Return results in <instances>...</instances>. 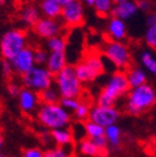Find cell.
Returning <instances> with one entry per match:
<instances>
[{
    "mask_svg": "<svg viewBox=\"0 0 156 157\" xmlns=\"http://www.w3.org/2000/svg\"><path fill=\"white\" fill-rule=\"evenodd\" d=\"M130 91L127 75L124 71H115L108 78L107 82L97 96L96 105L112 107L122 96L127 95Z\"/></svg>",
    "mask_w": 156,
    "mask_h": 157,
    "instance_id": "cell-1",
    "label": "cell"
},
{
    "mask_svg": "<svg viewBox=\"0 0 156 157\" xmlns=\"http://www.w3.org/2000/svg\"><path fill=\"white\" fill-rule=\"evenodd\" d=\"M156 104V90L146 83L138 87L130 88L126 99V111L129 115L139 116L149 110Z\"/></svg>",
    "mask_w": 156,
    "mask_h": 157,
    "instance_id": "cell-2",
    "label": "cell"
},
{
    "mask_svg": "<svg viewBox=\"0 0 156 157\" xmlns=\"http://www.w3.org/2000/svg\"><path fill=\"white\" fill-rule=\"evenodd\" d=\"M36 119L45 129L49 131L68 128L72 116L60 104H41L36 111Z\"/></svg>",
    "mask_w": 156,
    "mask_h": 157,
    "instance_id": "cell-3",
    "label": "cell"
},
{
    "mask_svg": "<svg viewBox=\"0 0 156 157\" xmlns=\"http://www.w3.org/2000/svg\"><path fill=\"white\" fill-rule=\"evenodd\" d=\"M56 88L61 97L80 98L83 93V84L79 81L73 66H68L54 76Z\"/></svg>",
    "mask_w": 156,
    "mask_h": 157,
    "instance_id": "cell-4",
    "label": "cell"
},
{
    "mask_svg": "<svg viewBox=\"0 0 156 157\" xmlns=\"http://www.w3.org/2000/svg\"><path fill=\"white\" fill-rule=\"evenodd\" d=\"M73 68L79 81L82 84H88L105 71V63L97 54H90Z\"/></svg>",
    "mask_w": 156,
    "mask_h": 157,
    "instance_id": "cell-5",
    "label": "cell"
},
{
    "mask_svg": "<svg viewBox=\"0 0 156 157\" xmlns=\"http://www.w3.org/2000/svg\"><path fill=\"white\" fill-rule=\"evenodd\" d=\"M25 47L26 34L22 29H10L0 39V55L8 61H11Z\"/></svg>",
    "mask_w": 156,
    "mask_h": 157,
    "instance_id": "cell-6",
    "label": "cell"
},
{
    "mask_svg": "<svg viewBox=\"0 0 156 157\" xmlns=\"http://www.w3.org/2000/svg\"><path fill=\"white\" fill-rule=\"evenodd\" d=\"M23 86L31 91L41 93L46 88L53 86L54 75L44 66H35L21 78Z\"/></svg>",
    "mask_w": 156,
    "mask_h": 157,
    "instance_id": "cell-7",
    "label": "cell"
},
{
    "mask_svg": "<svg viewBox=\"0 0 156 157\" xmlns=\"http://www.w3.org/2000/svg\"><path fill=\"white\" fill-rule=\"evenodd\" d=\"M104 55L107 60L117 69H129L131 64V52L127 45L122 42L109 40L104 46Z\"/></svg>",
    "mask_w": 156,
    "mask_h": 157,
    "instance_id": "cell-8",
    "label": "cell"
},
{
    "mask_svg": "<svg viewBox=\"0 0 156 157\" xmlns=\"http://www.w3.org/2000/svg\"><path fill=\"white\" fill-rule=\"evenodd\" d=\"M120 118V111L115 106L105 107V106L95 105L91 108L88 120L97 123L104 129L109 125L117 124V121Z\"/></svg>",
    "mask_w": 156,
    "mask_h": 157,
    "instance_id": "cell-9",
    "label": "cell"
},
{
    "mask_svg": "<svg viewBox=\"0 0 156 157\" xmlns=\"http://www.w3.org/2000/svg\"><path fill=\"white\" fill-rule=\"evenodd\" d=\"M61 22L64 25L70 27H78L84 22L85 17V10L84 6L78 1L74 0L72 2L62 7L61 11Z\"/></svg>",
    "mask_w": 156,
    "mask_h": 157,
    "instance_id": "cell-10",
    "label": "cell"
},
{
    "mask_svg": "<svg viewBox=\"0 0 156 157\" xmlns=\"http://www.w3.org/2000/svg\"><path fill=\"white\" fill-rule=\"evenodd\" d=\"M35 34L41 38L49 39L51 37L58 36L62 34L64 24L58 19H48V17H41L36 24L33 26Z\"/></svg>",
    "mask_w": 156,
    "mask_h": 157,
    "instance_id": "cell-11",
    "label": "cell"
},
{
    "mask_svg": "<svg viewBox=\"0 0 156 157\" xmlns=\"http://www.w3.org/2000/svg\"><path fill=\"white\" fill-rule=\"evenodd\" d=\"M12 66L13 72L23 75L27 71H29L33 67H35L34 61V49L25 47L22 52H20L14 58L10 61Z\"/></svg>",
    "mask_w": 156,
    "mask_h": 157,
    "instance_id": "cell-12",
    "label": "cell"
},
{
    "mask_svg": "<svg viewBox=\"0 0 156 157\" xmlns=\"http://www.w3.org/2000/svg\"><path fill=\"white\" fill-rule=\"evenodd\" d=\"M18 101H19V106L21 110L26 115L36 113L38 107L41 106L38 94L25 87L21 88V91L18 95Z\"/></svg>",
    "mask_w": 156,
    "mask_h": 157,
    "instance_id": "cell-13",
    "label": "cell"
},
{
    "mask_svg": "<svg viewBox=\"0 0 156 157\" xmlns=\"http://www.w3.org/2000/svg\"><path fill=\"white\" fill-rule=\"evenodd\" d=\"M138 12H139V10H138L135 1L134 0H127L124 2L116 3L112 8L110 14H111V17H118V19L126 22L128 20H131L132 17H135Z\"/></svg>",
    "mask_w": 156,
    "mask_h": 157,
    "instance_id": "cell-14",
    "label": "cell"
},
{
    "mask_svg": "<svg viewBox=\"0 0 156 157\" xmlns=\"http://www.w3.org/2000/svg\"><path fill=\"white\" fill-rule=\"evenodd\" d=\"M128 34V29L126 22L118 17H111L107 24V35L110 40L122 42L126 39Z\"/></svg>",
    "mask_w": 156,
    "mask_h": 157,
    "instance_id": "cell-15",
    "label": "cell"
},
{
    "mask_svg": "<svg viewBox=\"0 0 156 157\" xmlns=\"http://www.w3.org/2000/svg\"><path fill=\"white\" fill-rule=\"evenodd\" d=\"M67 66H68V57L66 52H49L45 67L53 75L55 76L56 74H58Z\"/></svg>",
    "mask_w": 156,
    "mask_h": 157,
    "instance_id": "cell-16",
    "label": "cell"
},
{
    "mask_svg": "<svg viewBox=\"0 0 156 157\" xmlns=\"http://www.w3.org/2000/svg\"><path fill=\"white\" fill-rule=\"evenodd\" d=\"M130 88L138 87L147 83V72L141 67H130L126 72Z\"/></svg>",
    "mask_w": 156,
    "mask_h": 157,
    "instance_id": "cell-17",
    "label": "cell"
},
{
    "mask_svg": "<svg viewBox=\"0 0 156 157\" xmlns=\"http://www.w3.org/2000/svg\"><path fill=\"white\" fill-rule=\"evenodd\" d=\"M51 139L54 141V144H56L59 147H64L72 145L74 139L73 134L71 132V129L69 128H61L56 130L50 131Z\"/></svg>",
    "mask_w": 156,
    "mask_h": 157,
    "instance_id": "cell-18",
    "label": "cell"
},
{
    "mask_svg": "<svg viewBox=\"0 0 156 157\" xmlns=\"http://www.w3.org/2000/svg\"><path fill=\"white\" fill-rule=\"evenodd\" d=\"M62 7L51 0H43L39 6V12L48 19H58L61 15Z\"/></svg>",
    "mask_w": 156,
    "mask_h": 157,
    "instance_id": "cell-19",
    "label": "cell"
},
{
    "mask_svg": "<svg viewBox=\"0 0 156 157\" xmlns=\"http://www.w3.org/2000/svg\"><path fill=\"white\" fill-rule=\"evenodd\" d=\"M105 137L111 150H118L121 145V130L117 124H112L105 128Z\"/></svg>",
    "mask_w": 156,
    "mask_h": 157,
    "instance_id": "cell-20",
    "label": "cell"
},
{
    "mask_svg": "<svg viewBox=\"0 0 156 157\" xmlns=\"http://www.w3.org/2000/svg\"><path fill=\"white\" fill-rule=\"evenodd\" d=\"M41 19V12L37 8L33 6H27L20 13V20L26 26H34L37 21Z\"/></svg>",
    "mask_w": 156,
    "mask_h": 157,
    "instance_id": "cell-21",
    "label": "cell"
},
{
    "mask_svg": "<svg viewBox=\"0 0 156 157\" xmlns=\"http://www.w3.org/2000/svg\"><path fill=\"white\" fill-rule=\"evenodd\" d=\"M78 148L80 151L81 154L85 155V156H90V157H102L104 156L102 152L99 151L96 144L94 143V141L92 139H88L85 137L79 142L78 144Z\"/></svg>",
    "mask_w": 156,
    "mask_h": 157,
    "instance_id": "cell-22",
    "label": "cell"
},
{
    "mask_svg": "<svg viewBox=\"0 0 156 157\" xmlns=\"http://www.w3.org/2000/svg\"><path fill=\"white\" fill-rule=\"evenodd\" d=\"M140 62L145 71L156 75V55L152 50H143L140 55Z\"/></svg>",
    "mask_w": 156,
    "mask_h": 157,
    "instance_id": "cell-23",
    "label": "cell"
},
{
    "mask_svg": "<svg viewBox=\"0 0 156 157\" xmlns=\"http://www.w3.org/2000/svg\"><path fill=\"white\" fill-rule=\"evenodd\" d=\"M68 43L67 39L62 35L51 37L47 39L46 42V50L48 52H66Z\"/></svg>",
    "mask_w": 156,
    "mask_h": 157,
    "instance_id": "cell-24",
    "label": "cell"
},
{
    "mask_svg": "<svg viewBox=\"0 0 156 157\" xmlns=\"http://www.w3.org/2000/svg\"><path fill=\"white\" fill-rule=\"evenodd\" d=\"M38 97L41 104H58L60 101L61 96L59 95L56 87L50 86L38 93Z\"/></svg>",
    "mask_w": 156,
    "mask_h": 157,
    "instance_id": "cell-25",
    "label": "cell"
},
{
    "mask_svg": "<svg viewBox=\"0 0 156 157\" xmlns=\"http://www.w3.org/2000/svg\"><path fill=\"white\" fill-rule=\"evenodd\" d=\"M84 130H85L86 137L92 139V140H94V139H96L98 136H102L105 133V129L104 128L90 120H86L84 122Z\"/></svg>",
    "mask_w": 156,
    "mask_h": 157,
    "instance_id": "cell-26",
    "label": "cell"
},
{
    "mask_svg": "<svg viewBox=\"0 0 156 157\" xmlns=\"http://www.w3.org/2000/svg\"><path fill=\"white\" fill-rule=\"evenodd\" d=\"M72 156V145L64 147H50L44 152V157H71Z\"/></svg>",
    "mask_w": 156,
    "mask_h": 157,
    "instance_id": "cell-27",
    "label": "cell"
},
{
    "mask_svg": "<svg viewBox=\"0 0 156 157\" xmlns=\"http://www.w3.org/2000/svg\"><path fill=\"white\" fill-rule=\"evenodd\" d=\"M115 3L112 0H94L93 7L95 8V11L99 15H108L111 13V10L114 8Z\"/></svg>",
    "mask_w": 156,
    "mask_h": 157,
    "instance_id": "cell-28",
    "label": "cell"
},
{
    "mask_svg": "<svg viewBox=\"0 0 156 157\" xmlns=\"http://www.w3.org/2000/svg\"><path fill=\"white\" fill-rule=\"evenodd\" d=\"M91 108L84 101H81L80 106L76 108V110L72 113V117L76 119V121H80V122H85L88 120V116H90Z\"/></svg>",
    "mask_w": 156,
    "mask_h": 157,
    "instance_id": "cell-29",
    "label": "cell"
},
{
    "mask_svg": "<svg viewBox=\"0 0 156 157\" xmlns=\"http://www.w3.org/2000/svg\"><path fill=\"white\" fill-rule=\"evenodd\" d=\"M81 99L80 98H68V97H61L60 98V104L62 107L66 109L68 113H73L76 108L80 106L81 104Z\"/></svg>",
    "mask_w": 156,
    "mask_h": 157,
    "instance_id": "cell-30",
    "label": "cell"
},
{
    "mask_svg": "<svg viewBox=\"0 0 156 157\" xmlns=\"http://www.w3.org/2000/svg\"><path fill=\"white\" fill-rule=\"evenodd\" d=\"M144 40L150 48L156 52V25L152 27H147L144 34Z\"/></svg>",
    "mask_w": 156,
    "mask_h": 157,
    "instance_id": "cell-31",
    "label": "cell"
},
{
    "mask_svg": "<svg viewBox=\"0 0 156 157\" xmlns=\"http://www.w3.org/2000/svg\"><path fill=\"white\" fill-rule=\"evenodd\" d=\"M49 52H47L46 49L37 48L34 50V61L35 66H44L46 64L47 59H48Z\"/></svg>",
    "mask_w": 156,
    "mask_h": 157,
    "instance_id": "cell-32",
    "label": "cell"
},
{
    "mask_svg": "<svg viewBox=\"0 0 156 157\" xmlns=\"http://www.w3.org/2000/svg\"><path fill=\"white\" fill-rule=\"evenodd\" d=\"M137 3L138 10L144 13H149L153 9V2L152 0H134Z\"/></svg>",
    "mask_w": 156,
    "mask_h": 157,
    "instance_id": "cell-33",
    "label": "cell"
},
{
    "mask_svg": "<svg viewBox=\"0 0 156 157\" xmlns=\"http://www.w3.org/2000/svg\"><path fill=\"white\" fill-rule=\"evenodd\" d=\"M94 143L96 144V146L99 148V151L103 153L104 155L107 154V151H108V142H107V139L105 137V135H102V136H98L96 139H94Z\"/></svg>",
    "mask_w": 156,
    "mask_h": 157,
    "instance_id": "cell-34",
    "label": "cell"
},
{
    "mask_svg": "<svg viewBox=\"0 0 156 157\" xmlns=\"http://www.w3.org/2000/svg\"><path fill=\"white\" fill-rule=\"evenodd\" d=\"M22 157H44V152L39 147H29L23 151Z\"/></svg>",
    "mask_w": 156,
    "mask_h": 157,
    "instance_id": "cell-35",
    "label": "cell"
},
{
    "mask_svg": "<svg viewBox=\"0 0 156 157\" xmlns=\"http://www.w3.org/2000/svg\"><path fill=\"white\" fill-rule=\"evenodd\" d=\"M1 71H2V74L7 78L12 75L13 73V69H12V66L10 63V61L8 60H3L2 61V64H1Z\"/></svg>",
    "mask_w": 156,
    "mask_h": 157,
    "instance_id": "cell-36",
    "label": "cell"
},
{
    "mask_svg": "<svg viewBox=\"0 0 156 157\" xmlns=\"http://www.w3.org/2000/svg\"><path fill=\"white\" fill-rule=\"evenodd\" d=\"M20 91H21V87H20L19 84L9 83V85H8V93H9L10 96H12V97H18Z\"/></svg>",
    "mask_w": 156,
    "mask_h": 157,
    "instance_id": "cell-37",
    "label": "cell"
},
{
    "mask_svg": "<svg viewBox=\"0 0 156 157\" xmlns=\"http://www.w3.org/2000/svg\"><path fill=\"white\" fill-rule=\"evenodd\" d=\"M145 25L147 27H152L156 25V12H149L146 13V17H145Z\"/></svg>",
    "mask_w": 156,
    "mask_h": 157,
    "instance_id": "cell-38",
    "label": "cell"
},
{
    "mask_svg": "<svg viewBox=\"0 0 156 157\" xmlns=\"http://www.w3.org/2000/svg\"><path fill=\"white\" fill-rule=\"evenodd\" d=\"M41 142L45 144V146H49V145L54 144V141H53V139H51L50 131H45V132L41 133Z\"/></svg>",
    "mask_w": 156,
    "mask_h": 157,
    "instance_id": "cell-39",
    "label": "cell"
},
{
    "mask_svg": "<svg viewBox=\"0 0 156 157\" xmlns=\"http://www.w3.org/2000/svg\"><path fill=\"white\" fill-rule=\"evenodd\" d=\"M51 1H54V2L58 3L59 6H61V7H64V6H66V5H68V3L74 1V0H51Z\"/></svg>",
    "mask_w": 156,
    "mask_h": 157,
    "instance_id": "cell-40",
    "label": "cell"
},
{
    "mask_svg": "<svg viewBox=\"0 0 156 157\" xmlns=\"http://www.w3.org/2000/svg\"><path fill=\"white\" fill-rule=\"evenodd\" d=\"M82 3L83 6H88V7H93L94 5V0H78Z\"/></svg>",
    "mask_w": 156,
    "mask_h": 157,
    "instance_id": "cell-41",
    "label": "cell"
},
{
    "mask_svg": "<svg viewBox=\"0 0 156 157\" xmlns=\"http://www.w3.org/2000/svg\"><path fill=\"white\" fill-rule=\"evenodd\" d=\"M2 146H3V135H2L1 130H0V150L2 148Z\"/></svg>",
    "mask_w": 156,
    "mask_h": 157,
    "instance_id": "cell-42",
    "label": "cell"
},
{
    "mask_svg": "<svg viewBox=\"0 0 156 157\" xmlns=\"http://www.w3.org/2000/svg\"><path fill=\"white\" fill-rule=\"evenodd\" d=\"M114 1V3H120V2H124V1H127V0H112Z\"/></svg>",
    "mask_w": 156,
    "mask_h": 157,
    "instance_id": "cell-43",
    "label": "cell"
},
{
    "mask_svg": "<svg viewBox=\"0 0 156 157\" xmlns=\"http://www.w3.org/2000/svg\"><path fill=\"white\" fill-rule=\"evenodd\" d=\"M152 2H153V9L155 10V12H156V0H153Z\"/></svg>",
    "mask_w": 156,
    "mask_h": 157,
    "instance_id": "cell-44",
    "label": "cell"
},
{
    "mask_svg": "<svg viewBox=\"0 0 156 157\" xmlns=\"http://www.w3.org/2000/svg\"><path fill=\"white\" fill-rule=\"evenodd\" d=\"M5 1H6V0H0V6L3 5V3H5Z\"/></svg>",
    "mask_w": 156,
    "mask_h": 157,
    "instance_id": "cell-45",
    "label": "cell"
},
{
    "mask_svg": "<svg viewBox=\"0 0 156 157\" xmlns=\"http://www.w3.org/2000/svg\"><path fill=\"white\" fill-rule=\"evenodd\" d=\"M0 157H6V156H5V155L2 154V153H0Z\"/></svg>",
    "mask_w": 156,
    "mask_h": 157,
    "instance_id": "cell-46",
    "label": "cell"
},
{
    "mask_svg": "<svg viewBox=\"0 0 156 157\" xmlns=\"http://www.w3.org/2000/svg\"><path fill=\"white\" fill-rule=\"evenodd\" d=\"M0 56H1V55H0Z\"/></svg>",
    "mask_w": 156,
    "mask_h": 157,
    "instance_id": "cell-47",
    "label": "cell"
}]
</instances>
